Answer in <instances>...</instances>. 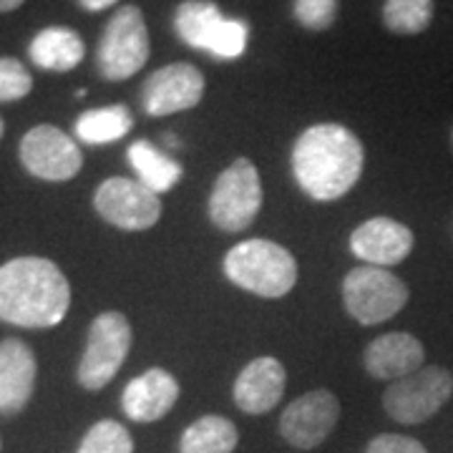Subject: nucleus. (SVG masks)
Listing matches in <instances>:
<instances>
[{
    "mask_svg": "<svg viewBox=\"0 0 453 453\" xmlns=\"http://www.w3.org/2000/svg\"><path fill=\"white\" fill-rule=\"evenodd\" d=\"M413 232L390 217H372L350 234V252L372 267H393L413 252Z\"/></svg>",
    "mask_w": 453,
    "mask_h": 453,
    "instance_id": "14",
    "label": "nucleus"
},
{
    "mask_svg": "<svg viewBox=\"0 0 453 453\" xmlns=\"http://www.w3.org/2000/svg\"><path fill=\"white\" fill-rule=\"evenodd\" d=\"M20 164L26 172L43 181H68L83 166V154L79 144L50 124L33 127L18 146Z\"/></svg>",
    "mask_w": 453,
    "mask_h": 453,
    "instance_id": "11",
    "label": "nucleus"
},
{
    "mask_svg": "<svg viewBox=\"0 0 453 453\" xmlns=\"http://www.w3.org/2000/svg\"><path fill=\"white\" fill-rule=\"evenodd\" d=\"M174 31L196 50L219 61H234L247 50L250 28L244 20L225 18L211 0H184L174 13Z\"/></svg>",
    "mask_w": 453,
    "mask_h": 453,
    "instance_id": "4",
    "label": "nucleus"
},
{
    "mask_svg": "<svg viewBox=\"0 0 453 453\" xmlns=\"http://www.w3.org/2000/svg\"><path fill=\"white\" fill-rule=\"evenodd\" d=\"M365 371L378 380H401L426 363L423 342L411 333H386L365 348Z\"/></svg>",
    "mask_w": 453,
    "mask_h": 453,
    "instance_id": "18",
    "label": "nucleus"
},
{
    "mask_svg": "<svg viewBox=\"0 0 453 453\" xmlns=\"http://www.w3.org/2000/svg\"><path fill=\"white\" fill-rule=\"evenodd\" d=\"M365 453H428L421 441L411 436H398V434H383L375 436L368 443Z\"/></svg>",
    "mask_w": 453,
    "mask_h": 453,
    "instance_id": "27",
    "label": "nucleus"
},
{
    "mask_svg": "<svg viewBox=\"0 0 453 453\" xmlns=\"http://www.w3.org/2000/svg\"><path fill=\"white\" fill-rule=\"evenodd\" d=\"M262 207V181L259 172L250 159H237L226 166L211 187L210 210L211 225L222 232L237 234L255 222Z\"/></svg>",
    "mask_w": 453,
    "mask_h": 453,
    "instance_id": "7",
    "label": "nucleus"
},
{
    "mask_svg": "<svg viewBox=\"0 0 453 453\" xmlns=\"http://www.w3.org/2000/svg\"><path fill=\"white\" fill-rule=\"evenodd\" d=\"M0 449H3V441H0Z\"/></svg>",
    "mask_w": 453,
    "mask_h": 453,
    "instance_id": "32",
    "label": "nucleus"
},
{
    "mask_svg": "<svg viewBox=\"0 0 453 453\" xmlns=\"http://www.w3.org/2000/svg\"><path fill=\"white\" fill-rule=\"evenodd\" d=\"M3 131H5V124H3V119H0V139H3Z\"/></svg>",
    "mask_w": 453,
    "mask_h": 453,
    "instance_id": "30",
    "label": "nucleus"
},
{
    "mask_svg": "<svg viewBox=\"0 0 453 453\" xmlns=\"http://www.w3.org/2000/svg\"><path fill=\"white\" fill-rule=\"evenodd\" d=\"M71 308V285L56 262L16 257L0 265V320L18 327H56Z\"/></svg>",
    "mask_w": 453,
    "mask_h": 453,
    "instance_id": "2",
    "label": "nucleus"
},
{
    "mask_svg": "<svg viewBox=\"0 0 453 453\" xmlns=\"http://www.w3.org/2000/svg\"><path fill=\"white\" fill-rule=\"evenodd\" d=\"M453 395V375L441 365H423L393 380L383 393V408L393 421L416 426L434 418Z\"/></svg>",
    "mask_w": 453,
    "mask_h": 453,
    "instance_id": "9",
    "label": "nucleus"
},
{
    "mask_svg": "<svg viewBox=\"0 0 453 453\" xmlns=\"http://www.w3.org/2000/svg\"><path fill=\"white\" fill-rule=\"evenodd\" d=\"M338 18V0H295V20L308 31H327Z\"/></svg>",
    "mask_w": 453,
    "mask_h": 453,
    "instance_id": "26",
    "label": "nucleus"
},
{
    "mask_svg": "<svg viewBox=\"0 0 453 453\" xmlns=\"http://www.w3.org/2000/svg\"><path fill=\"white\" fill-rule=\"evenodd\" d=\"M116 0H79V5L86 8V11H91V13H98V11H104V8H111Z\"/></svg>",
    "mask_w": 453,
    "mask_h": 453,
    "instance_id": "28",
    "label": "nucleus"
},
{
    "mask_svg": "<svg viewBox=\"0 0 453 453\" xmlns=\"http://www.w3.org/2000/svg\"><path fill=\"white\" fill-rule=\"evenodd\" d=\"M340 401L330 390H310L295 398L280 416V436L300 451L318 449L335 431Z\"/></svg>",
    "mask_w": 453,
    "mask_h": 453,
    "instance_id": "12",
    "label": "nucleus"
},
{
    "mask_svg": "<svg viewBox=\"0 0 453 453\" xmlns=\"http://www.w3.org/2000/svg\"><path fill=\"white\" fill-rule=\"evenodd\" d=\"M451 149H453V127H451Z\"/></svg>",
    "mask_w": 453,
    "mask_h": 453,
    "instance_id": "31",
    "label": "nucleus"
},
{
    "mask_svg": "<svg viewBox=\"0 0 453 453\" xmlns=\"http://www.w3.org/2000/svg\"><path fill=\"white\" fill-rule=\"evenodd\" d=\"M179 401L177 378L164 368L136 375L121 393V408L136 423H154L164 418Z\"/></svg>",
    "mask_w": 453,
    "mask_h": 453,
    "instance_id": "16",
    "label": "nucleus"
},
{
    "mask_svg": "<svg viewBox=\"0 0 453 453\" xmlns=\"http://www.w3.org/2000/svg\"><path fill=\"white\" fill-rule=\"evenodd\" d=\"M240 441L237 426L225 416L196 418L179 441V453H232Z\"/></svg>",
    "mask_w": 453,
    "mask_h": 453,
    "instance_id": "21",
    "label": "nucleus"
},
{
    "mask_svg": "<svg viewBox=\"0 0 453 453\" xmlns=\"http://www.w3.org/2000/svg\"><path fill=\"white\" fill-rule=\"evenodd\" d=\"M134 127V116L124 104L83 111L76 119V136L83 144H111L124 139Z\"/></svg>",
    "mask_w": 453,
    "mask_h": 453,
    "instance_id": "22",
    "label": "nucleus"
},
{
    "mask_svg": "<svg viewBox=\"0 0 453 453\" xmlns=\"http://www.w3.org/2000/svg\"><path fill=\"white\" fill-rule=\"evenodd\" d=\"M94 210L116 229L144 232L159 222L162 199L139 179L111 177L98 184L94 195Z\"/></svg>",
    "mask_w": 453,
    "mask_h": 453,
    "instance_id": "10",
    "label": "nucleus"
},
{
    "mask_svg": "<svg viewBox=\"0 0 453 453\" xmlns=\"http://www.w3.org/2000/svg\"><path fill=\"white\" fill-rule=\"evenodd\" d=\"M28 53H31V61L38 68H46V71H71L83 61V53H86V46H83L81 35L65 26H50V28H43L28 46Z\"/></svg>",
    "mask_w": 453,
    "mask_h": 453,
    "instance_id": "19",
    "label": "nucleus"
},
{
    "mask_svg": "<svg viewBox=\"0 0 453 453\" xmlns=\"http://www.w3.org/2000/svg\"><path fill=\"white\" fill-rule=\"evenodd\" d=\"M365 149L342 124H315L292 146V177L315 202H335L357 184Z\"/></svg>",
    "mask_w": 453,
    "mask_h": 453,
    "instance_id": "1",
    "label": "nucleus"
},
{
    "mask_svg": "<svg viewBox=\"0 0 453 453\" xmlns=\"http://www.w3.org/2000/svg\"><path fill=\"white\" fill-rule=\"evenodd\" d=\"M38 363L23 340L8 338L0 342V413L16 416L31 401L35 388Z\"/></svg>",
    "mask_w": 453,
    "mask_h": 453,
    "instance_id": "17",
    "label": "nucleus"
},
{
    "mask_svg": "<svg viewBox=\"0 0 453 453\" xmlns=\"http://www.w3.org/2000/svg\"><path fill=\"white\" fill-rule=\"evenodd\" d=\"M408 297V285L386 267L360 265L342 280L345 310L360 325H380L395 318Z\"/></svg>",
    "mask_w": 453,
    "mask_h": 453,
    "instance_id": "6",
    "label": "nucleus"
},
{
    "mask_svg": "<svg viewBox=\"0 0 453 453\" xmlns=\"http://www.w3.org/2000/svg\"><path fill=\"white\" fill-rule=\"evenodd\" d=\"M33 91V76L18 58H0V104L20 101Z\"/></svg>",
    "mask_w": 453,
    "mask_h": 453,
    "instance_id": "25",
    "label": "nucleus"
},
{
    "mask_svg": "<svg viewBox=\"0 0 453 453\" xmlns=\"http://www.w3.org/2000/svg\"><path fill=\"white\" fill-rule=\"evenodd\" d=\"M26 0H0V13H11V11H16L20 8Z\"/></svg>",
    "mask_w": 453,
    "mask_h": 453,
    "instance_id": "29",
    "label": "nucleus"
},
{
    "mask_svg": "<svg viewBox=\"0 0 453 453\" xmlns=\"http://www.w3.org/2000/svg\"><path fill=\"white\" fill-rule=\"evenodd\" d=\"M204 76L192 64H169L154 71L142 88V106L149 116L189 111L204 96Z\"/></svg>",
    "mask_w": 453,
    "mask_h": 453,
    "instance_id": "13",
    "label": "nucleus"
},
{
    "mask_svg": "<svg viewBox=\"0 0 453 453\" xmlns=\"http://www.w3.org/2000/svg\"><path fill=\"white\" fill-rule=\"evenodd\" d=\"M225 275L240 290L277 300L292 292L297 282V262L290 250L273 240H244L225 257Z\"/></svg>",
    "mask_w": 453,
    "mask_h": 453,
    "instance_id": "3",
    "label": "nucleus"
},
{
    "mask_svg": "<svg viewBox=\"0 0 453 453\" xmlns=\"http://www.w3.org/2000/svg\"><path fill=\"white\" fill-rule=\"evenodd\" d=\"M149 28L144 13L136 5H124L111 16L101 33L96 49V68L106 81H127L149 61Z\"/></svg>",
    "mask_w": 453,
    "mask_h": 453,
    "instance_id": "5",
    "label": "nucleus"
},
{
    "mask_svg": "<svg viewBox=\"0 0 453 453\" xmlns=\"http://www.w3.org/2000/svg\"><path fill=\"white\" fill-rule=\"evenodd\" d=\"M131 325L124 312H101L88 327V340L79 363V383L86 390L106 388L129 357Z\"/></svg>",
    "mask_w": 453,
    "mask_h": 453,
    "instance_id": "8",
    "label": "nucleus"
},
{
    "mask_svg": "<svg viewBox=\"0 0 453 453\" xmlns=\"http://www.w3.org/2000/svg\"><path fill=\"white\" fill-rule=\"evenodd\" d=\"M285 386H288L285 365L277 357L262 356L247 363L240 371L232 395L240 411L250 416H262V413H270L282 401Z\"/></svg>",
    "mask_w": 453,
    "mask_h": 453,
    "instance_id": "15",
    "label": "nucleus"
},
{
    "mask_svg": "<svg viewBox=\"0 0 453 453\" xmlns=\"http://www.w3.org/2000/svg\"><path fill=\"white\" fill-rule=\"evenodd\" d=\"M79 453H134V441L119 421H98L83 436Z\"/></svg>",
    "mask_w": 453,
    "mask_h": 453,
    "instance_id": "24",
    "label": "nucleus"
},
{
    "mask_svg": "<svg viewBox=\"0 0 453 453\" xmlns=\"http://www.w3.org/2000/svg\"><path fill=\"white\" fill-rule=\"evenodd\" d=\"M434 20V0H386L383 23L390 33L418 35Z\"/></svg>",
    "mask_w": 453,
    "mask_h": 453,
    "instance_id": "23",
    "label": "nucleus"
},
{
    "mask_svg": "<svg viewBox=\"0 0 453 453\" xmlns=\"http://www.w3.org/2000/svg\"><path fill=\"white\" fill-rule=\"evenodd\" d=\"M127 157H129V164L136 179L159 196L172 192L179 184L181 174H184L181 164L177 159H172L169 154L159 151L151 142H144V139L134 142L129 146V151H127Z\"/></svg>",
    "mask_w": 453,
    "mask_h": 453,
    "instance_id": "20",
    "label": "nucleus"
}]
</instances>
